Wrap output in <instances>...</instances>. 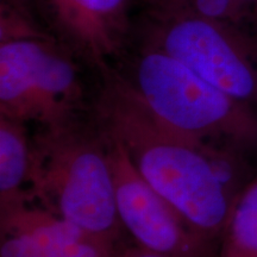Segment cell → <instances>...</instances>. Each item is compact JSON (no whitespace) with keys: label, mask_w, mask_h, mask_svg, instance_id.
Here are the masks:
<instances>
[{"label":"cell","mask_w":257,"mask_h":257,"mask_svg":"<svg viewBox=\"0 0 257 257\" xmlns=\"http://www.w3.org/2000/svg\"><path fill=\"white\" fill-rule=\"evenodd\" d=\"M0 4L17 10L18 12L27 16L28 18L32 19L48 30L46 12H44V0H0Z\"/></svg>","instance_id":"obj_13"},{"label":"cell","mask_w":257,"mask_h":257,"mask_svg":"<svg viewBox=\"0 0 257 257\" xmlns=\"http://www.w3.org/2000/svg\"><path fill=\"white\" fill-rule=\"evenodd\" d=\"M142 44L168 54L244 104L257 98V67L223 22L143 12Z\"/></svg>","instance_id":"obj_5"},{"label":"cell","mask_w":257,"mask_h":257,"mask_svg":"<svg viewBox=\"0 0 257 257\" xmlns=\"http://www.w3.org/2000/svg\"><path fill=\"white\" fill-rule=\"evenodd\" d=\"M29 198L95 237L111 240L118 229L107 152L72 125L44 130L31 143Z\"/></svg>","instance_id":"obj_2"},{"label":"cell","mask_w":257,"mask_h":257,"mask_svg":"<svg viewBox=\"0 0 257 257\" xmlns=\"http://www.w3.org/2000/svg\"><path fill=\"white\" fill-rule=\"evenodd\" d=\"M108 257H110V256H108Z\"/></svg>","instance_id":"obj_15"},{"label":"cell","mask_w":257,"mask_h":257,"mask_svg":"<svg viewBox=\"0 0 257 257\" xmlns=\"http://www.w3.org/2000/svg\"><path fill=\"white\" fill-rule=\"evenodd\" d=\"M110 243L43 207L2 214V257H108Z\"/></svg>","instance_id":"obj_8"},{"label":"cell","mask_w":257,"mask_h":257,"mask_svg":"<svg viewBox=\"0 0 257 257\" xmlns=\"http://www.w3.org/2000/svg\"><path fill=\"white\" fill-rule=\"evenodd\" d=\"M134 0H44L48 30L100 70L123 54L134 31Z\"/></svg>","instance_id":"obj_7"},{"label":"cell","mask_w":257,"mask_h":257,"mask_svg":"<svg viewBox=\"0 0 257 257\" xmlns=\"http://www.w3.org/2000/svg\"><path fill=\"white\" fill-rule=\"evenodd\" d=\"M223 232V257H257V174L234 198Z\"/></svg>","instance_id":"obj_10"},{"label":"cell","mask_w":257,"mask_h":257,"mask_svg":"<svg viewBox=\"0 0 257 257\" xmlns=\"http://www.w3.org/2000/svg\"><path fill=\"white\" fill-rule=\"evenodd\" d=\"M121 257H172V256L153 251V250L146 249V248H143V246L138 245V248L127 249Z\"/></svg>","instance_id":"obj_14"},{"label":"cell","mask_w":257,"mask_h":257,"mask_svg":"<svg viewBox=\"0 0 257 257\" xmlns=\"http://www.w3.org/2000/svg\"><path fill=\"white\" fill-rule=\"evenodd\" d=\"M106 144L118 218L138 244L172 257H200L206 239L138 173L120 142L106 135Z\"/></svg>","instance_id":"obj_6"},{"label":"cell","mask_w":257,"mask_h":257,"mask_svg":"<svg viewBox=\"0 0 257 257\" xmlns=\"http://www.w3.org/2000/svg\"><path fill=\"white\" fill-rule=\"evenodd\" d=\"M99 73L96 111L105 134L120 142L138 173L202 238L223 232L234 199L216 150L161 119L111 66Z\"/></svg>","instance_id":"obj_1"},{"label":"cell","mask_w":257,"mask_h":257,"mask_svg":"<svg viewBox=\"0 0 257 257\" xmlns=\"http://www.w3.org/2000/svg\"><path fill=\"white\" fill-rule=\"evenodd\" d=\"M257 0H144V12L165 16H195L225 22L238 12L242 5Z\"/></svg>","instance_id":"obj_11"},{"label":"cell","mask_w":257,"mask_h":257,"mask_svg":"<svg viewBox=\"0 0 257 257\" xmlns=\"http://www.w3.org/2000/svg\"><path fill=\"white\" fill-rule=\"evenodd\" d=\"M50 36L53 35L42 25L17 10L0 4V43Z\"/></svg>","instance_id":"obj_12"},{"label":"cell","mask_w":257,"mask_h":257,"mask_svg":"<svg viewBox=\"0 0 257 257\" xmlns=\"http://www.w3.org/2000/svg\"><path fill=\"white\" fill-rule=\"evenodd\" d=\"M30 159L31 143L24 124L0 117V214L29 204L24 185Z\"/></svg>","instance_id":"obj_9"},{"label":"cell","mask_w":257,"mask_h":257,"mask_svg":"<svg viewBox=\"0 0 257 257\" xmlns=\"http://www.w3.org/2000/svg\"><path fill=\"white\" fill-rule=\"evenodd\" d=\"M126 79L154 113L188 136L205 143H257V117L246 104L156 48L141 46Z\"/></svg>","instance_id":"obj_3"},{"label":"cell","mask_w":257,"mask_h":257,"mask_svg":"<svg viewBox=\"0 0 257 257\" xmlns=\"http://www.w3.org/2000/svg\"><path fill=\"white\" fill-rule=\"evenodd\" d=\"M73 55L54 36L0 43V117L44 130L72 125L83 100Z\"/></svg>","instance_id":"obj_4"}]
</instances>
